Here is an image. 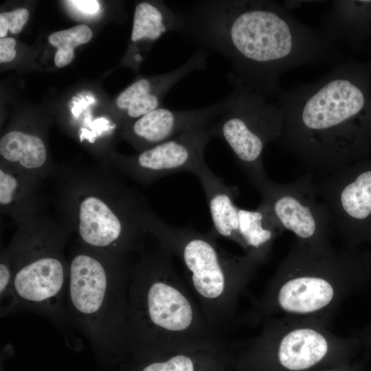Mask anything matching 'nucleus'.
Here are the masks:
<instances>
[{
    "mask_svg": "<svg viewBox=\"0 0 371 371\" xmlns=\"http://www.w3.org/2000/svg\"><path fill=\"white\" fill-rule=\"evenodd\" d=\"M182 15L183 34L229 61L233 87L244 86L272 100L283 89L284 72L341 60L339 49L276 1L203 0Z\"/></svg>",
    "mask_w": 371,
    "mask_h": 371,
    "instance_id": "obj_1",
    "label": "nucleus"
},
{
    "mask_svg": "<svg viewBox=\"0 0 371 371\" xmlns=\"http://www.w3.org/2000/svg\"><path fill=\"white\" fill-rule=\"evenodd\" d=\"M361 85L355 67L339 60L315 81L282 89L276 99L284 116L280 148L313 175L348 166L368 102Z\"/></svg>",
    "mask_w": 371,
    "mask_h": 371,
    "instance_id": "obj_2",
    "label": "nucleus"
},
{
    "mask_svg": "<svg viewBox=\"0 0 371 371\" xmlns=\"http://www.w3.org/2000/svg\"><path fill=\"white\" fill-rule=\"evenodd\" d=\"M128 300L130 349L170 354L222 341L159 245L133 267Z\"/></svg>",
    "mask_w": 371,
    "mask_h": 371,
    "instance_id": "obj_3",
    "label": "nucleus"
},
{
    "mask_svg": "<svg viewBox=\"0 0 371 371\" xmlns=\"http://www.w3.org/2000/svg\"><path fill=\"white\" fill-rule=\"evenodd\" d=\"M111 168L57 166L53 201L58 219L80 243L127 257L141 251L148 206Z\"/></svg>",
    "mask_w": 371,
    "mask_h": 371,
    "instance_id": "obj_4",
    "label": "nucleus"
},
{
    "mask_svg": "<svg viewBox=\"0 0 371 371\" xmlns=\"http://www.w3.org/2000/svg\"><path fill=\"white\" fill-rule=\"evenodd\" d=\"M368 282V261L351 248L322 253L294 239L252 313L260 322L279 317L330 322L340 304Z\"/></svg>",
    "mask_w": 371,
    "mask_h": 371,
    "instance_id": "obj_5",
    "label": "nucleus"
},
{
    "mask_svg": "<svg viewBox=\"0 0 371 371\" xmlns=\"http://www.w3.org/2000/svg\"><path fill=\"white\" fill-rule=\"evenodd\" d=\"M144 229L181 261L192 293L210 325L219 333L227 328L260 262L247 254L235 255L225 250L210 231L170 225L150 207L145 212Z\"/></svg>",
    "mask_w": 371,
    "mask_h": 371,
    "instance_id": "obj_6",
    "label": "nucleus"
},
{
    "mask_svg": "<svg viewBox=\"0 0 371 371\" xmlns=\"http://www.w3.org/2000/svg\"><path fill=\"white\" fill-rule=\"evenodd\" d=\"M16 226L3 249L11 264L12 284L1 316L21 311L38 313L64 332L70 330L66 306L69 262L64 254L69 231L46 212Z\"/></svg>",
    "mask_w": 371,
    "mask_h": 371,
    "instance_id": "obj_7",
    "label": "nucleus"
},
{
    "mask_svg": "<svg viewBox=\"0 0 371 371\" xmlns=\"http://www.w3.org/2000/svg\"><path fill=\"white\" fill-rule=\"evenodd\" d=\"M133 269L126 257L80 243L71 254L66 291L68 317L71 326L97 348H129Z\"/></svg>",
    "mask_w": 371,
    "mask_h": 371,
    "instance_id": "obj_8",
    "label": "nucleus"
},
{
    "mask_svg": "<svg viewBox=\"0 0 371 371\" xmlns=\"http://www.w3.org/2000/svg\"><path fill=\"white\" fill-rule=\"evenodd\" d=\"M261 323L240 357L248 371H311L353 361L361 349L355 336L335 335L320 319L279 317Z\"/></svg>",
    "mask_w": 371,
    "mask_h": 371,
    "instance_id": "obj_9",
    "label": "nucleus"
},
{
    "mask_svg": "<svg viewBox=\"0 0 371 371\" xmlns=\"http://www.w3.org/2000/svg\"><path fill=\"white\" fill-rule=\"evenodd\" d=\"M226 108L210 124L212 138L223 140L258 191L270 180L263 165L265 147L278 142L283 112L276 100L244 86H234Z\"/></svg>",
    "mask_w": 371,
    "mask_h": 371,
    "instance_id": "obj_10",
    "label": "nucleus"
},
{
    "mask_svg": "<svg viewBox=\"0 0 371 371\" xmlns=\"http://www.w3.org/2000/svg\"><path fill=\"white\" fill-rule=\"evenodd\" d=\"M259 192L260 203L282 232H291L295 240L314 251L328 253L335 249L330 240V215L317 196L312 173L286 183L270 179Z\"/></svg>",
    "mask_w": 371,
    "mask_h": 371,
    "instance_id": "obj_11",
    "label": "nucleus"
},
{
    "mask_svg": "<svg viewBox=\"0 0 371 371\" xmlns=\"http://www.w3.org/2000/svg\"><path fill=\"white\" fill-rule=\"evenodd\" d=\"M210 124L190 129L137 155H112L113 168L144 185L178 172L195 175L205 162V149L212 139Z\"/></svg>",
    "mask_w": 371,
    "mask_h": 371,
    "instance_id": "obj_12",
    "label": "nucleus"
},
{
    "mask_svg": "<svg viewBox=\"0 0 371 371\" xmlns=\"http://www.w3.org/2000/svg\"><path fill=\"white\" fill-rule=\"evenodd\" d=\"M229 100V94L213 104L182 111L159 107L125 126L122 135L141 152L190 129L212 123L226 108Z\"/></svg>",
    "mask_w": 371,
    "mask_h": 371,
    "instance_id": "obj_13",
    "label": "nucleus"
},
{
    "mask_svg": "<svg viewBox=\"0 0 371 371\" xmlns=\"http://www.w3.org/2000/svg\"><path fill=\"white\" fill-rule=\"evenodd\" d=\"M207 53L199 48L184 63L167 73L150 78H141L133 82L116 98L126 124L160 107L165 95L183 78L206 68Z\"/></svg>",
    "mask_w": 371,
    "mask_h": 371,
    "instance_id": "obj_14",
    "label": "nucleus"
},
{
    "mask_svg": "<svg viewBox=\"0 0 371 371\" xmlns=\"http://www.w3.org/2000/svg\"><path fill=\"white\" fill-rule=\"evenodd\" d=\"M45 180L3 164H0V210L17 225L45 213Z\"/></svg>",
    "mask_w": 371,
    "mask_h": 371,
    "instance_id": "obj_15",
    "label": "nucleus"
},
{
    "mask_svg": "<svg viewBox=\"0 0 371 371\" xmlns=\"http://www.w3.org/2000/svg\"><path fill=\"white\" fill-rule=\"evenodd\" d=\"M208 204L212 228L210 232L217 238L223 237L240 245L239 233L240 207L235 199L236 188L226 184L205 162L196 171Z\"/></svg>",
    "mask_w": 371,
    "mask_h": 371,
    "instance_id": "obj_16",
    "label": "nucleus"
},
{
    "mask_svg": "<svg viewBox=\"0 0 371 371\" xmlns=\"http://www.w3.org/2000/svg\"><path fill=\"white\" fill-rule=\"evenodd\" d=\"M1 163L43 180L49 179L57 166L49 161L43 139L36 134L14 129L0 139Z\"/></svg>",
    "mask_w": 371,
    "mask_h": 371,
    "instance_id": "obj_17",
    "label": "nucleus"
},
{
    "mask_svg": "<svg viewBox=\"0 0 371 371\" xmlns=\"http://www.w3.org/2000/svg\"><path fill=\"white\" fill-rule=\"evenodd\" d=\"M185 27L183 16L163 1H142L135 8L131 42L135 45L152 43L169 32L182 33Z\"/></svg>",
    "mask_w": 371,
    "mask_h": 371,
    "instance_id": "obj_18",
    "label": "nucleus"
},
{
    "mask_svg": "<svg viewBox=\"0 0 371 371\" xmlns=\"http://www.w3.org/2000/svg\"><path fill=\"white\" fill-rule=\"evenodd\" d=\"M282 232L261 203L255 210L240 209V246L261 265L270 256L274 240Z\"/></svg>",
    "mask_w": 371,
    "mask_h": 371,
    "instance_id": "obj_19",
    "label": "nucleus"
},
{
    "mask_svg": "<svg viewBox=\"0 0 371 371\" xmlns=\"http://www.w3.org/2000/svg\"><path fill=\"white\" fill-rule=\"evenodd\" d=\"M92 35L91 29L84 24L51 34L48 41L57 48L54 56L56 66L60 68L69 65L74 58V49L88 43Z\"/></svg>",
    "mask_w": 371,
    "mask_h": 371,
    "instance_id": "obj_20",
    "label": "nucleus"
},
{
    "mask_svg": "<svg viewBox=\"0 0 371 371\" xmlns=\"http://www.w3.org/2000/svg\"><path fill=\"white\" fill-rule=\"evenodd\" d=\"M201 348L168 354L166 359L151 362L141 371H196V353Z\"/></svg>",
    "mask_w": 371,
    "mask_h": 371,
    "instance_id": "obj_21",
    "label": "nucleus"
},
{
    "mask_svg": "<svg viewBox=\"0 0 371 371\" xmlns=\"http://www.w3.org/2000/svg\"><path fill=\"white\" fill-rule=\"evenodd\" d=\"M26 8H17L0 14V37L5 38L8 31L12 34L19 33L29 19Z\"/></svg>",
    "mask_w": 371,
    "mask_h": 371,
    "instance_id": "obj_22",
    "label": "nucleus"
},
{
    "mask_svg": "<svg viewBox=\"0 0 371 371\" xmlns=\"http://www.w3.org/2000/svg\"><path fill=\"white\" fill-rule=\"evenodd\" d=\"M12 284V271L9 258L5 251L1 252L0 257V299L1 309L7 304L11 292Z\"/></svg>",
    "mask_w": 371,
    "mask_h": 371,
    "instance_id": "obj_23",
    "label": "nucleus"
},
{
    "mask_svg": "<svg viewBox=\"0 0 371 371\" xmlns=\"http://www.w3.org/2000/svg\"><path fill=\"white\" fill-rule=\"evenodd\" d=\"M16 42L14 38L11 37L2 38L0 39V62H10L16 56L14 47Z\"/></svg>",
    "mask_w": 371,
    "mask_h": 371,
    "instance_id": "obj_24",
    "label": "nucleus"
},
{
    "mask_svg": "<svg viewBox=\"0 0 371 371\" xmlns=\"http://www.w3.org/2000/svg\"><path fill=\"white\" fill-rule=\"evenodd\" d=\"M355 337L365 352L366 358H371V322Z\"/></svg>",
    "mask_w": 371,
    "mask_h": 371,
    "instance_id": "obj_25",
    "label": "nucleus"
},
{
    "mask_svg": "<svg viewBox=\"0 0 371 371\" xmlns=\"http://www.w3.org/2000/svg\"><path fill=\"white\" fill-rule=\"evenodd\" d=\"M80 10L87 13H95L100 8V4L98 1L94 0H75L69 1Z\"/></svg>",
    "mask_w": 371,
    "mask_h": 371,
    "instance_id": "obj_26",
    "label": "nucleus"
},
{
    "mask_svg": "<svg viewBox=\"0 0 371 371\" xmlns=\"http://www.w3.org/2000/svg\"><path fill=\"white\" fill-rule=\"evenodd\" d=\"M311 371H363L361 363L356 361Z\"/></svg>",
    "mask_w": 371,
    "mask_h": 371,
    "instance_id": "obj_27",
    "label": "nucleus"
}]
</instances>
